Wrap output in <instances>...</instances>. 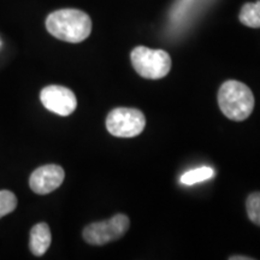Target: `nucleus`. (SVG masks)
Here are the masks:
<instances>
[{
    "mask_svg": "<svg viewBox=\"0 0 260 260\" xmlns=\"http://www.w3.org/2000/svg\"><path fill=\"white\" fill-rule=\"evenodd\" d=\"M229 259H230V260H236V259H243V260H247V259H252V258H248V256H236V255H234V256H230Z\"/></svg>",
    "mask_w": 260,
    "mask_h": 260,
    "instance_id": "ddd939ff",
    "label": "nucleus"
},
{
    "mask_svg": "<svg viewBox=\"0 0 260 260\" xmlns=\"http://www.w3.org/2000/svg\"><path fill=\"white\" fill-rule=\"evenodd\" d=\"M246 210L251 222L260 226V191L252 193L247 198Z\"/></svg>",
    "mask_w": 260,
    "mask_h": 260,
    "instance_id": "9b49d317",
    "label": "nucleus"
},
{
    "mask_svg": "<svg viewBox=\"0 0 260 260\" xmlns=\"http://www.w3.org/2000/svg\"><path fill=\"white\" fill-rule=\"evenodd\" d=\"M65 172L59 165L48 164L38 168L30 175L29 186L34 193L45 195L56 190L63 183Z\"/></svg>",
    "mask_w": 260,
    "mask_h": 260,
    "instance_id": "0eeeda50",
    "label": "nucleus"
},
{
    "mask_svg": "<svg viewBox=\"0 0 260 260\" xmlns=\"http://www.w3.org/2000/svg\"><path fill=\"white\" fill-rule=\"evenodd\" d=\"M218 105L224 116L241 122L248 118L254 109V95L248 86L239 81H226L218 90Z\"/></svg>",
    "mask_w": 260,
    "mask_h": 260,
    "instance_id": "f03ea898",
    "label": "nucleus"
},
{
    "mask_svg": "<svg viewBox=\"0 0 260 260\" xmlns=\"http://www.w3.org/2000/svg\"><path fill=\"white\" fill-rule=\"evenodd\" d=\"M51 230L46 223H39L32 226L30 232V241L29 247L34 255L41 256L47 252L51 246Z\"/></svg>",
    "mask_w": 260,
    "mask_h": 260,
    "instance_id": "6e6552de",
    "label": "nucleus"
},
{
    "mask_svg": "<svg viewBox=\"0 0 260 260\" xmlns=\"http://www.w3.org/2000/svg\"><path fill=\"white\" fill-rule=\"evenodd\" d=\"M129 225L130 220L128 216L118 213L107 220L87 225L83 229L82 235L84 241L89 245L103 246L124 236V234L128 232Z\"/></svg>",
    "mask_w": 260,
    "mask_h": 260,
    "instance_id": "20e7f679",
    "label": "nucleus"
},
{
    "mask_svg": "<svg viewBox=\"0 0 260 260\" xmlns=\"http://www.w3.org/2000/svg\"><path fill=\"white\" fill-rule=\"evenodd\" d=\"M213 176H214L213 169H211L209 167H203V168L193 169V170L190 171H187L186 174L182 175L181 182L183 184H187V186H191V184L210 180V178H212Z\"/></svg>",
    "mask_w": 260,
    "mask_h": 260,
    "instance_id": "9d476101",
    "label": "nucleus"
},
{
    "mask_svg": "<svg viewBox=\"0 0 260 260\" xmlns=\"http://www.w3.org/2000/svg\"><path fill=\"white\" fill-rule=\"evenodd\" d=\"M17 207V198L10 190H0V218L11 213Z\"/></svg>",
    "mask_w": 260,
    "mask_h": 260,
    "instance_id": "f8f14e48",
    "label": "nucleus"
},
{
    "mask_svg": "<svg viewBox=\"0 0 260 260\" xmlns=\"http://www.w3.org/2000/svg\"><path fill=\"white\" fill-rule=\"evenodd\" d=\"M46 28L54 38L77 44L86 40L90 35L92 21L89 16L81 10L63 9L48 15Z\"/></svg>",
    "mask_w": 260,
    "mask_h": 260,
    "instance_id": "f257e3e1",
    "label": "nucleus"
},
{
    "mask_svg": "<svg viewBox=\"0 0 260 260\" xmlns=\"http://www.w3.org/2000/svg\"><path fill=\"white\" fill-rule=\"evenodd\" d=\"M146 125V117L140 110L118 107L107 115L106 128L110 134L117 138H134L142 133Z\"/></svg>",
    "mask_w": 260,
    "mask_h": 260,
    "instance_id": "39448f33",
    "label": "nucleus"
},
{
    "mask_svg": "<svg viewBox=\"0 0 260 260\" xmlns=\"http://www.w3.org/2000/svg\"><path fill=\"white\" fill-rule=\"evenodd\" d=\"M40 99L48 111L59 116H69L77 107V99L73 90L57 84L45 87L40 93Z\"/></svg>",
    "mask_w": 260,
    "mask_h": 260,
    "instance_id": "423d86ee",
    "label": "nucleus"
},
{
    "mask_svg": "<svg viewBox=\"0 0 260 260\" xmlns=\"http://www.w3.org/2000/svg\"><path fill=\"white\" fill-rule=\"evenodd\" d=\"M240 22L251 28H260V0L246 3L240 11Z\"/></svg>",
    "mask_w": 260,
    "mask_h": 260,
    "instance_id": "1a4fd4ad",
    "label": "nucleus"
},
{
    "mask_svg": "<svg viewBox=\"0 0 260 260\" xmlns=\"http://www.w3.org/2000/svg\"><path fill=\"white\" fill-rule=\"evenodd\" d=\"M130 59L136 73L148 80L162 79L171 69V58L162 50L138 46L132 51Z\"/></svg>",
    "mask_w": 260,
    "mask_h": 260,
    "instance_id": "7ed1b4c3",
    "label": "nucleus"
}]
</instances>
